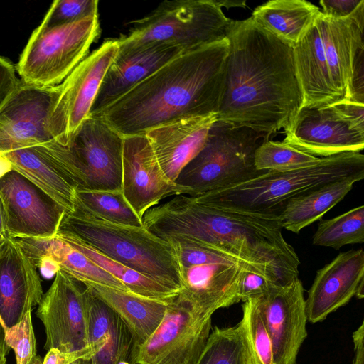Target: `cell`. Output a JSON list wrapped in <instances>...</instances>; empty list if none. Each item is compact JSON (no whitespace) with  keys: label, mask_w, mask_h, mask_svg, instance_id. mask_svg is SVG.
<instances>
[{"label":"cell","mask_w":364,"mask_h":364,"mask_svg":"<svg viewBox=\"0 0 364 364\" xmlns=\"http://www.w3.org/2000/svg\"><path fill=\"white\" fill-rule=\"evenodd\" d=\"M225 86L218 120L271 136L287 128L303 103L293 49L251 17L231 20Z\"/></svg>","instance_id":"cell-1"},{"label":"cell","mask_w":364,"mask_h":364,"mask_svg":"<svg viewBox=\"0 0 364 364\" xmlns=\"http://www.w3.org/2000/svg\"><path fill=\"white\" fill-rule=\"evenodd\" d=\"M142 222L164 240L183 238L215 250L277 285L299 278L300 260L282 235L279 215L221 210L178 195L146 211Z\"/></svg>","instance_id":"cell-2"},{"label":"cell","mask_w":364,"mask_h":364,"mask_svg":"<svg viewBox=\"0 0 364 364\" xmlns=\"http://www.w3.org/2000/svg\"><path fill=\"white\" fill-rule=\"evenodd\" d=\"M228 52L227 37L183 52L92 117L125 137L181 118L218 114Z\"/></svg>","instance_id":"cell-3"},{"label":"cell","mask_w":364,"mask_h":364,"mask_svg":"<svg viewBox=\"0 0 364 364\" xmlns=\"http://www.w3.org/2000/svg\"><path fill=\"white\" fill-rule=\"evenodd\" d=\"M346 178H364V156L360 152L323 157L292 171H261L246 180L194 198L221 210L279 215L290 199Z\"/></svg>","instance_id":"cell-4"},{"label":"cell","mask_w":364,"mask_h":364,"mask_svg":"<svg viewBox=\"0 0 364 364\" xmlns=\"http://www.w3.org/2000/svg\"><path fill=\"white\" fill-rule=\"evenodd\" d=\"M57 233L73 236L178 294L181 289V272L172 245L144 225H118L73 213L65 214Z\"/></svg>","instance_id":"cell-5"},{"label":"cell","mask_w":364,"mask_h":364,"mask_svg":"<svg viewBox=\"0 0 364 364\" xmlns=\"http://www.w3.org/2000/svg\"><path fill=\"white\" fill-rule=\"evenodd\" d=\"M269 136L216 120L203 148L182 169L176 183L197 197L251 178L256 170L255 152Z\"/></svg>","instance_id":"cell-6"},{"label":"cell","mask_w":364,"mask_h":364,"mask_svg":"<svg viewBox=\"0 0 364 364\" xmlns=\"http://www.w3.org/2000/svg\"><path fill=\"white\" fill-rule=\"evenodd\" d=\"M124 137L89 116L66 145L42 144L75 190L122 191Z\"/></svg>","instance_id":"cell-7"},{"label":"cell","mask_w":364,"mask_h":364,"mask_svg":"<svg viewBox=\"0 0 364 364\" xmlns=\"http://www.w3.org/2000/svg\"><path fill=\"white\" fill-rule=\"evenodd\" d=\"M230 21L216 0H166L132 22L119 48L164 43L190 51L225 38Z\"/></svg>","instance_id":"cell-8"},{"label":"cell","mask_w":364,"mask_h":364,"mask_svg":"<svg viewBox=\"0 0 364 364\" xmlns=\"http://www.w3.org/2000/svg\"><path fill=\"white\" fill-rule=\"evenodd\" d=\"M100 36L98 14L58 26L39 25L20 55L16 71L26 84L57 86L89 55Z\"/></svg>","instance_id":"cell-9"},{"label":"cell","mask_w":364,"mask_h":364,"mask_svg":"<svg viewBox=\"0 0 364 364\" xmlns=\"http://www.w3.org/2000/svg\"><path fill=\"white\" fill-rule=\"evenodd\" d=\"M166 241L172 245L178 258L181 277L178 299L211 315L240 302L242 272L254 270L230 256L186 239Z\"/></svg>","instance_id":"cell-10"},{"label":"cell","mask_w":364,"mask_h":364,"mask_svg":"<svg viewBox=\"0 0 364 364\" xmlns=\"http://www.w3.org/2000/svg\"><path fill=\"white\" fill-rule=\"evenodd\" d=\"M212 315L177 298L155 331L134 347L133 364H196L210 334Z\"/></svg>","instance_id":"cell-11"},{"label":"cell","mask_w":364,"mask_h":364,"mask_svg":"<svg viewBox=\"0 0 364 364\" xmlns=\"http://www.w3.org/2000/svg\"><path fill=\"white\" fill-rule=\"evenodd\" d=\"M118 50V38L104 41L58 85L48 129L60 144H68L90 116L102 80Z\"/></svg>","instance_id":"cell-12"},{"label":"cell","mask_w":364,"mask_h":364,"mask_svg":"<svg viewBox=\"0 0 364 364\" xmlns=\"http://www.w3.org/2000/svg\"><path fill=\"white\" fill-rule=\"evenodd\" d=\"M88 309L86 286L59 269L36 311L45 328L44 348L71 352L87 347Z\"/></svg>","instance_id":"cell-13"},{"label":"cell","mask_w":364,"mask_h":364,"mask_svg":"<svg viewBox=\"0 0 364 364\" xmlns=\"http://www.w3.org/2000/svg\"><path fill=\"white\" fill-rule=\"evenodd\" d=\"M0 196L11 238L52 237L66 213L61 205L14 170L0 178Z\"/></svg>","instance_id":"cell-14"},{"label":"cell","mask_w":364,"mask_h":364,"mask_svg":"<svg viewBox=\"0 0 364 364\" xmlns=\"http://www.w3.org/2000/svg\"><path fill=\"white\" fill-rule=\"evenodd\" d=\"M302 282L272 284L255 297L269 335L274 364H296L299 350L307 336V316Z\"/></svg>","instance_id":"cell-15"},{"label":"cell","mask_w":364,"mask_h":364,"mask_svg":"<svg viewBox=\"0 0 364 364\" xmlns=\"http://www.w3.org/2000/svg\"><path fill=\"white\" fill-rule=\"evenodd\" d=\"M59 86L43 87L21 81L0 109V152L53 139L48 121Z\"/></svg>","instance_id":"cell-16"},{"label":"cell","mask_w":364,"mask_h":364,"mask_svg":"<svg viewBox=\"0 0 364 364\" xmlns=\"http://www.w3.org/2000/svg\"><path fill=\"white\" fill-rule=\"evenodd\" d=\"M284 130L282 141L319 158L364 148V133L352 128L331 104L301 107Z\"/></svg>","instance_id":"cell-17"},{"label":"cell","mask_w":364,"mask_h":364,"mask_svg":"<svg viewBox=\"0 0 364 364\" xmlns=\"http://www.w3.org/2000/svg\"><path fill=\"white\" fill-rule=\"evenodd\" d=\"M317 21L331 80L338 101L364 102L363 29L350 18H333L321 12Z\"/></svg>","instance_id":"cell-18"},{"label":"cell","mask_w":364,"mask_h":364,"mask_svg":"<svg viewBox=\"0 0 364 364\" xmlns=\"http://www.w3.org/2000/svg\"><path fill=\"white\" fill-rule=\"evenodd\" d=\"M122 188L125 199L141 220L163 198L188 193V188L166 176L145 135L124 137Z\"/></svg>","instance_id":"cell-19"},{"label":"cell","mask_w":364,"mask_h":364,"mask_svg":"<svg viewBox=\"0 0 364 364\" xmlns=\"http://www.w3.org/2000/svg\"><path fill=\"white\" fill-rule=\"evenodd\" d=\"M364 251L340 252L317 271L305 299L307 320L317 323L356 296H364Z\"/></svg>","instance_id":"cell-20"},{"label":"cell","mask_w":364,"mask_h":364,"mask_svg":"<svg viewBox=\"0 0 364 364\" xmlns=\"http://www.w3.org/2000/svg\"><path fill=\"white\" fill-rule=\"evenodd\" d=\"M183 52L180 47L164 43L119 48L102 80L90 116L97 115Z\"/></svg>","instance_id":"cell-21"},{"label":"cell","mask_w":364,"mask_h":364,"mask_svg":"<svg viewBox=\"0 0 364 364\" xmlns=\"http://www.w3.org/2000/svg\"><path fill=\"white\" fill-rule=\"evenodd\" d=\"M43 296L36 266L16 239L0 242V322L11 328L38 304Z\"/></svg>","instance_id":"cell-22"},{"label":"cell","mask_w":364,"mask_h":364,"mask_svg":"<svg viewBox=\"0 0 364 364\" xmlns=\"http://www.w3.org/2000/svg\"><path fill=\"white\" fill-rule=\"evenodd\" d=\"M218 114L181 118L148 131L146 136L166 176L176 181L203 148Z\"/></svg>","instance_id":"cell-23"},{"label":"cell","mask_w":364,"mask_h":364,"mask_svg":"<svg viewBox=\"0 0 364 364\" xmlns=\"http://www.w3.org/2000/svg\"><path fill=\"white\" fill-rule=\"evenodd\" d=\"M16 240L46 277L55 275L61 269L82 283L129 291L119 280L56 235L49 238H16Z\"/></svg>","instance_id":"cell-24"},{"label":"cell","mask_w":364,"mask_h":364,"mask_svg":"<svg viewBox=\"0 0 364 364\" xmlns=\"http://www.w3.org/2000/svg\"><path fill=\"white\" fill-rule=\"evenodd\" d=\"M86 287L89 302L88 343L97 348L90 364H133L134 342L127 326L108 305Z\"/></svg>","instance_id":"cell-25"},{"label":"cell","mask_w":364,"mask_h":364,"mask_svg":"<svg viewBox=\"0 0 364 364\" xmlns=\"http://www.w3.org/2000/svg\"><path fill=\"white\" fill-rule=\"evenodd\" d=\"M292 49L296 75L303 97L301 107H320L338 102L317 19Z\"/></svg>","instance_id":"cell-26"},{"label":"cell","mask_w":364,"mask_h":364,"mask_svg":"<svg viewBox=\"0 0 364 364\" xmlns=\"http://www.w3.org/2000/svg\"><path fill=\"white\" fill-rule=\"evenodd\" d=\"M1 154L11 162L12 170L48 194L65 208V214L74 212L75 188L56 166L43 144L16 146Z\"/></svg>","instance_id":"cell-27"},{"label":"cell","mask_w":364,"mask_h":364,"mask_svg":"<svg viewBox=\"0 0 364 364\" xmlns=\"http://www.w3.org/2000/svg\"><path fill=\"white\" fill-rule=\"evenodd\" d=\"M83 284L124 321L132 334L134 348L142 343L155 331L173 299H150L97 284Z\"/></svg>","instance_id":"cell-28"},{"label":"cell","mask_w":364,"mask_h":364,"mask_svg":"<svg viewBox=\"0 0 364 364\" xmlns=\"http://www.w3.org/2000/svg\"><path fill=\"white\" fill-rule=\"evenodd\" d=\"M320 14L318 7L305 0H272L255 8L251 18L294 48L314 26Z\"/></svg>","instance_id":"cell-29"},{"label":"cell","mask_w":364,"mask_h":364,"mask_svg":"<svg viewBox=\"0 0 364 364\" xmlns=\"http://www.w3.org/2000/svg\"><path fill=\"white\" fill-rule=\"evenodd\" d=\"M358 181H333L290 199L279 215L283 228L299 233L341 202Z\"/></svg>","instance_id":"cell-30"},{"label":"cell","mask_w":364,"mask_h":364,"mask_svg":"<svg viewBox=\"0 0 364 364\" xmlns=\"http://www.w3.org/2000/svg\"><path fill=\"white\" fill-rule=\"evenodd\" d=\"M56 235L80 251L97 266L112 275L132 294L161 300H168L178 296V293L107 257L73 236L62 233H57Z\"/></svg>","instance_id":"cell-31"},{"label":"cell","mask_w":364,"mask_h":364,"mask_svg":"<svg viewBox=\"0 0 364 364\" xmlns=\"http://www.w3.org/2000/svg\"><path fill=\"white\" fill-rule=\"evenodd\" d=\"M73 213L118 225H143L122 191L75 190Z\"/></svg>","instance_id":"cell-32"},{"label":"cell","mask_w":364,"mask_h":364,"mask_svg":"<svg viewBox=\"0 0 364 364\" xmlns=\"http://www.w3.org/2000/svg\"><path fill=\"white\" fill-rule=\"evenodd\" d=\"M364 242V206L360 205L331 219L321 220L313 244L338 250L349 244Z\"/></svg>","instance_id":"cell-33"},{"label":"cell","mask_w":364,"mask_h":364,"mask_svg":"<svg viewBox=\"0 0 364 364\" xmlns=\"http://www.w3.org/2000/svg\"><path fill=\"white\" fill-rule=\"evenodd\" d=\"M196 364H249L240 323L228 328L215 327Z\"/></svg>","instance_id":"cell-34"},{"label":"cell","mask_w":364,"mask_h":364,"mask_svg":"<svg viewBox=\"0 0 364 364\" xmlns=\"http://www.w3.org/2000/svg\"><path fill=\"white\" fill-rule=\"evenodd\" d=\"M246 344L249 364H274L269 335L255 299L242 304V317L239 322Z\"/></svg>","instance_id":"cell-35"},{"label":"cell","mask_w":364,"mask_h":364,"mask_svg":"<svg viewBox=\"0 0 364 364\" xmlns=\"http://www.w3.org/2000/svg\"><path fill=\"white\" fill-rule=\"evenodd\" d=\"M320 159L284 141L267 139L256 149L254 164L257 171H288L311 166Z\"/></svg>","instance_id":"cell-36"},{"label":"cell","mask_w":364,"mask_h":364,"mask_svg":"<svg viewBox=\"0 0 364 364\" xmlns=\"http://www.w3.org/2000/svg\"><path fill=\"white\" fill-rule=\"evenodd\" d=\"M98 4L97 0H55L40 25L58 26L98 14Z\"/></svg>","instance_id":"cell-37"},{"label":"cell","mask_w":364,"mask_h":364,"mask_svg":"<svg viewBox=\"0 0 364 364\" xmlns=\"http://www.w3.org/2000/svg\"><path fill=\"white\" fill-rule=\"evenodd\" d=\"M3 328L6 343L14 351L16 364H31L37 352L31 311L16 325L11 328Z\"/></svg>","instance_id":"cell-38"},{"label":"cell","mask_w":364,"mask_h":364,"mask_svg":"<svg viewBox=\"0 0 364 364\" xmlns=\"http://www.w3.org/2000/svg\"><path fill=\"white\" fill-rule=\"evenodd\" d=\"M321 12L333 18H350L364 28V0H321Z\"/></svg>","instance_id":"cell-39"},{"label":"cell","mask_w":364,"mask_h":364,"mask_svg":"<svg viewBox=\"0 0 364 364\" xmlns=\"http://www.w3.org/2000/svg\"><path fill=\"white\" fill-rule=\"evenodd\" d=\"M275 284L262 274L245 269L242 272L238 289L239 301L245 302L249 299L255 298Z\"/></svg>","instance_id":"cell-40"},{"label":"cell","mask_w":364,"mask_h":364,"mask_svg":"<svg viewBox=\"0 0 364 364\" xmlns=\"http://www.w3.org/2000/svg\"><path fill=\"white\" fill-rule=\"evenodd\" d=\"M331 105L352 128L364 133V103L343 100Z\"/></svg>","instance_id":"cell-41"},{"label":"cell","mask_w":364,"mask_h":364,"mask_svg":"<svg viewBox=\"0 0 364 364\" xmlns=\"http://www.w3.org/2000/svg\"><path fill=\"white\" fill-rule=\"evenodd\" d=\"M96 350V347L92 345L71 352H63L57 348H51L48 350L43 364H71L78 360H90Z\"/></svg>","instance_id":"cell-42"},{"label":"cell","mask_w":364,"mask_h":364,"mask_svg":"<svg viewBox=\"0 0 364 364\" xmlns=\"http://www.w3.org/2000/svg\"><path fill=\"white\" fill-rule=\"evenodd\" d=\"M19 82L15 66L9 59L0 55V109Z\"/></svg>","instance_id":"cell-43"},{"label":"cell","mask_w":364,"mask_h":364,"mask_svg":"<svg viewBox=\"0 0 364 364\" xmlns=\"http://www.w3.org/2000/svg\"><path fill=\"white\" fill-rule=\"evenodd\" d=\"M364 323L353 333V340L355 346V359L353 364H364Z\"/></svg>","instance_id":"cell-44"},{"label":"cell","mask_w":364,"mask_h":364,"mask_svg":"<svg viewBox=\"0 0 364 364\" xmlns=\"http://www.w3.org/2000/svg\"><path fill=\"white\" fill-rule=\"evenodd\" d=\"M4 336V330L0 322V364H8L6 355L11 350L6 343Z\"/></svg>","instance_id":"cell-45"},{"label":"cell","mask_w":364,"mask_h":364,"mask_svg":"<svg viewBox=\"0 0 364 364\" xmlns=\"http://www.w3.org/2000/svg\"><path fill=\"white\" fill-rule=\"evenodd\" d=\"M8 237L6 212L0 196V242Z\"/></svg>","instance_id":"cell-46"},{"label":"cell","mask_w":364,"mask_h":364,"mask_svg":"<svg viewBox=\"0 0 364 364\" xmlns=\"http://www.w3.org/2000/svg\"><path fill=\"white\" fill-rule=\"evenodd\" d=\"M217 2L221 8H223V7H225L226 9H230V8H233V7L245 8L246 6V1L220 0V1H217Z\"/></svg>","instance_id":"cell-47"},{"label":"cell","mask_w":364,"mask_h":364,"mask_svg":"<svg viewBox=\"0 0 364 364\" xmlns=\"http://www.w3.org/2000/svg\"><path fill=\"white\" fill-rule=\"evenodd\" d=\"M12 170L9 160L0 153V178Z\"/></svg>","instance_id":"cell-48"},{"label":"cell","mask_w":364,"mask_h":364,"mask_svg":"<svg viewBox=\"0 0 364 364\" xmlns=\"http://www.w3.org/2000/svg\"><path fill=\"white\" fill-rule=\"evenodd\" d=\"M43 359L40 355H36L31 364H43Z\"/></svg>","instance_id":"cell-49"},{"label":"cell","mask_w":364,"mask_h":364,"mask_svg":"<svg viewBox=\"0 0 364 364\" xmlns=\"http://www.w3.org/2000/svg\"><path fill=\"white\" fill-rule=\"evenodd\" d=\"M71 364H90L89 360H78Z\"/></svg>","instance_id":"cell-50"}]
</instances>
